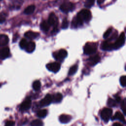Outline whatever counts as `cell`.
Returning <instances> with one entry per match:
<instances>
[{
  "mask_svg": "<svg viewBox=\"0 0 126 126\" xmlns=\"http://www.w3.org/2000/svg\"><path fill=\"white\" fill-rule=\"evenodd\" d=\"M112 114V110L111 108H104L101 112V117L105 122H107L110 119Z\"/></svg>",
  "mask_w": 126,
  "mask_h": 126,
  "instance_id": "cell-4",
  "label": "cell"
},
{
  "mask_svg": "<svg viewBox=\"0 0 126 126\" xmlns=\"http://www.w3.org/2000/svg\"><path fill=\"white\" fill-rule=\"evenodd\" d=\"M10 51L8 47H3L0 49V60H4L9 57Z\"/></svg>",
  "mask_w": 126,
  "mask_h": 126,
  "instance_id": "cell-11",
  "label": "cell"
},
{
  "mask_svg": "<svg viewBox=\"0 0 126 126\" xmlns=\"http://www.w3.org/2000/svg\"><path fill=\"white\" fill-rule=\"evenodd\" d=\"M47 68L54 73L57 72L61 68V65L59 63L57 62L51 63L46 64Z\"/></svg>",
  "mask_w": 126,
  "mask_h": 126,
  "instance_id": "cell-8",
  "label": "cell"
},
{
  "mask_svg": "<svg viewBox=\"0 0 126 126\" xmlns=\"http://www.w3.org/2000/svg\"><path fill=\"white\" fill-rule=\"evenodd\" d=\"M35 43L32 41H30L27 43L25 48V49L27 52L32 53L35 49Z\"/></svg>",
  "mask_w": 126,
  "mask_h": 126,
  "instance_id": "cell-13",
  "label": "cell"
},
{
  "mask_svg": "<svg viewBox=\"0 0 126 126\" xmlns=\"http://www.w3.org/2000/svg\"><path fill=\"white\" fill-rule=\"evenodd\" d=\"M52 101V96L49 94H47L46 95L44 98H43L40 100L39 104H40V105L42 107L46 106L49 105Z\"/></svg>",
  "mask_w": 126,
  "mask_h": 126,
  "instance_id": "cell-10",
  "label": "cell"
},
{
  "mask_svg": "<svg viewBox=\"0 0 126 126\" xmlns=\"http://www.w3.org/2000/svg\"><path fill=\"white\" fill-rule=\"evenodd\" d=\"M25 36L29 39H32L36 38L39 36V33L32 31H28L25 33Z\"/></svg>",
  "mask_w": 126,
  "mask_h": 126,
  "instance_id": "cell-17",
  "label": "cell"
},
{
  "mask_svg": "<svg viewBox=\"0 0 126 126\" xmlns=\"http://www.w3.org/2000/svg\"><path fill=\"white\" fill-rule=\"evenodd\" d=\"M125 32H123L121 33L120 35L118 37V38L116 40V41L113 43V49H117L122 46L125 43Z\"/></svg>",
  "mask_w": 126,
  "mask_h": 126,
  "instance_id": "cell-3",
  "label": "cell"
},
{
  "mask_svg": "<svg viewBox=\"0 0 126 126\" xmlns=\"http://www.w3.org/2000/svg\"><path fill=\"white\" fill-rule=\"evenodd\" d=\"M28 42L26 40V39H22L20 42V43H19V45H20V47H21V48L22 49H25L27 44Z\"/></svg>",
  "mask_w": 126,
  "mask_h": 126,
  "instance_id": "cell-31",
  "label": "cell"
},
{
  "mask_svg": "<svg viewBox=\"0 0 126 126\" xmlns=\"http://www.w3.org/2000/svg\"><path fill=\"white\" fill-rule=\"evenodd\" d=\"M6 20V15L4 13H0V23L2 24L5 22Z\"/></svg>",
  "mask_w": 126,
  "mask_h": 126,
  "instance_id": "cell-33",
  "label": "cell"
},
{
  "mask_svg": "<svg viewBox=\"0 0 126 126\" xmlns=\"http://www.w3.org/2000/svg\"><path fill=\"white\" fill-rule=\"evenodd\" d=\"M63 98V95L61 94L58 93L55 94H54L52 96V101H54V102L58 103L60 102Z\"/></svg>",
  "mask_w": 126,
  "mask_h": 126,
  "instance_id": "cell-19",
  "label": "cell"
},
{
  "mask_svg": "<svg viewBox=\"0 0 126 126\" xmlns=\"http://www.w3.org/2000/svg\"><path fill=\"white\" fill-rule=\"evenodd\" d=\"M41 87V83L39 80L35 81L32 84V87L34 90L38 91L40 89Z\"/></svg>",
  "mask_w": 126,
  "mask_h": 126,
  "instance_id": "cell-24",
  "label": "cell"
},
{
  "mask_svg": "<svg viewBox=\"0 0 126 126\" xmlns=\"http://www.w3.org/2000/svg\"><path fill=\"white\" fill-rule=\"evenodd\" d=\"M102 48L104 50L110 51L113 49V43H111L110 41H105L103 43Z\"/></svg>",
  "mask_w": 126,
  "mask_h": 126,
  "instance_id": "cell-15",
  "label": "cell"
},
{
  "mask_svg": "<svg viewBox=\"0 0 126 126\" xmlns=\"http://www.w3.org/2000/svg\"><path fill=\"white\" fill-rule=\"evenodd\" d=\"M8 41L9 38L7 35L5 34H0V46H3L7 45Z\"/></svg>",
  "mask_w": 126,
  "mask_h": 126,
  "instance_id": "cell-18",
  "label": "cell"
},
{
  "mask_svg": "<svg viewBox=\"0 0 126 126\" xmlns=\"http://www.w3.org/2000/svg\"><path fill=\"white\" fill-rule=\"evenodd\" d=\"M22 0H12V4L11 7L14 9H19L22 4Z\"/></svg>",
  "mask_w": 126,
  "mask_h": 126,
  "instance_id": "cell-20",
  "label": "cell"
},
{
  "mask_svg": "<svg viewBox=\"0 0 126 126\" xmlns=\"http://www.w3.org/2000/svg\"><path fill=\"white\" fill-rule=\"evenodd\" d=\"M121 109L125 115L126 114V99L125 98L121 103Z\"/></svg>",
  "mask_w": 126,
  "mask_h": 126,
  "instance_id": "cell-28",
  "label": "cell"
},
{
  "mask_svg": "<svg viewBox=\"0 0 126 126\" xmlns=\"http://www.w3.org/2000/svg\"></svg>",
  "mask_w": 126,
  "mask_h": 126,
  "instance_id": "cell-40",
  "label": "cell"
},
{
  "mask_svg": "<svg viewBox=\"0 0 126 126\" xmlns=\"http://www.w3.org/2000/svg\"><path fill=\"white\" fill-rule=\"evenodd\" d=\"M97 49L96 45L94 43H87L84 47V53L86 55L94 53Z\"/></svg>",
  "mask_w": 126,
  "mask_h": 126,
  "instance_id": "cell-2",
  "label": "cell"
},
{
  "mask_svg": "<svg viewBox=\"0 0 126 126\" xmlns=\"http://www.w3.org/2000/svg\"><path fill=\"white\" fill-rule=\"evenodd\" d=\"M35 8V7L34 5H29L25 8V9L24 11V12L25 14L27 15L31 14L34 12Z\"/></svg>",
  "mask_w": 126,
  "mask_h": 126,
  "instance_id": "cell-21",
  "label": "cell"
},
{
  "mask_svg": "<svg viewBox=\"0 0 126 126\" xmlns=\"http://www.w3.org/2000/svg\"><path fill=\"white\" fill-rule=\"evenodd\" d=\"M112 28H109V29L105 32V33H104V34H103V37H104V38H106L107 37H108L109 36V35H110V34L111 33V32H112Z\"/></svg>",
  "mask_w": 126,
  "mask_h": 126,
  "instance_id": "cell-34",
  "label": "cell"
},
{
  "mask_svg": "<svg viewBox=\"0 0 126 126\" xmlns=\"http://www.w3.org/2000/svg\"><path fill=\"white\" fill-rule=\"evenodd\" d=\"M68 21H67V20L66 19V18H65L63 20V22H62V28H63V29H66V28H68Z\"/></svg>",
  "mask_w": 126,
  "mask_h": 126,
  "instance_id": "cell-32",
  "label": "cell"
},
{
  "mask_svg": "<svg viewBox=\"0 0 126 126\" xmlns=\"http://www.w3.org/2000/svg\"><path fill=\"white\" fill-rule=\"evenodd\" d=\"M60 9L64 13H67L72 11L74 8V4L70 2H66L63 3L60 6Z\"/></svg>",
  "mask_w": 126,
  "mask_h": 126,
  "instance_id": "cell-6",
  "label": "cell"
},
{
  "mask_svg": "<svg viewBox=\"0 0 126 126\" xmlns=\"http://www.w3.org/2000/svg\"><path fill=\"white\" fill-rule=\"evenodd\" d=\"M71 117L70 115L66 114H62L59 117L60 121L63 124H66L70 121L71 120Z\"/></svg>",
  "mask_w": 126,
  "mask_h": 126,
  "instance_id": "cell-14",
  "label": "cell"
},
{
  "mask_svg": "<svg viewBox=\"0 0 126 126\" xmlns=\"http://www.w3.org/2000/svg\"><path fill=\"white\" fill-rule=\"evenodd\" d=\"M48 22L50 26H52L54 27V30L56 31L58 25V19L56 15L54 13H51L48 18Z\"/></svg>",
  "mask_w": 126,
  "mask_h": 126,
  "instance_id": "cell-7",
  "label": "cell"
},
{
  "mask_svg": "<svg viewBox=\"0 0 126 126\" xmlns=\"http://www.w3.org/2000/svg\"><path fill=\"white\" fill-rule=\"evenodd\" d=\"M120 82L122 86L125 87L126 85V77L125 75L122 76L120 79Z\"/></svg>",
  "mask_w": 126,
  "mask_h": 126,
  "instance_id": "cell-30",
  "label": "cell"
},
{
  "mask_svg": "<svg viewBox=\"0 0 126 126\" xmlns=\"http://www.w3.org/2000/svg\"><path fill=\"white\" fill-rule=\"evenodd\" d=\"M116 103H117V102L116 101V100L111 98H109L108 100V101H107L108 105L110 107L115 106L116 105Z\"/></svg>",
  "mask_w": 126,
  "mask_h": 126,
  "instance_id": "cell-27",
  "label": "cell"
},
{
  "mask_svg": "<svg viewBox=\"0 0 126 126\" xmlns=\"http://www.w3.org/2000/svg\"><path fill=\"white\" fill-rule=\"evenodd\" d=\"M31 126H43V123L39 119L34 120L31 122Z\"/></svg>",
  "mask_w": 126,
  "mask_h": 126,
  "instance_id": "cell-23",
  "label": "cell"
},
{
  "mask_svg": "<svg viewBox=\"0 0 126 126\" xmlns=\"http://www.w3.org/2000/svg\"><path fill=\"white\" fill-rule=\"evenodd\" d=\"M67 55L66 51L64 49H61L53 53V57L57 61H63Z\"/></svg>",
  "mask_w": 126,
  "mask_h": 126,
  "instance_id": "cell-5",
  "label": "cell"
},
{
  "mask_svg": "<svg viewBox=\"0 0 126 126\" xmlns=\"http://www.w3.org/2000/svg\"><path fill=\"white\" fill-rule=\"evenodd\" d=\"M100 60V58L98 55H95L92 57H91L89 60V63L91 65H94L99 62Z\"/></svg>",
  "mask_w": 126,
  "mask_h": 126,
  "instance_id": "cell-12",
  "label": "cell"
},
{
  "mask_svg": "<svg viewBox=\"0 0 126 126\" xmlns=\"http://www.w3.org/2000/svg\"><path fill=\"white\" fill-rule=\"evenodd\" d=\"M1 86V84H0V87Z\"/></svg>",
  "mask_w": 126,
  "mask_h": 126,
  "instance_id": "cell-39",
  "label": "cell"
},
{
  "mask_svg": "<svg viewBox=\"0 0 126 126\" xmlns=\"http://www.w3.org/2000/svg\"><path fill=\"white\" fill-rule=\"evenodd\" d=\"M112 119L113 120H119L120 121L124 123V124L126 123V121H125V117H124V115L120 111L116 112V113L115 114L114 116L112 118Z\"/></svg>",
  "mask_w": 126,
  "mask_h": 126,
  "instance_id": "cell-16",
  "label": "cell"
},
{
  "mask_svg": "<svg viewBox=\"0 0 126 126\" xmlns=\"http://www.w3.org/2000/svg\"><path fill=\"white\" fill-rule=\"evenodd\" d=\"M91 13L88 9L81 10L72 21V25L74 28L82 26L84 22H89L91 19Z\"/></svg>",
  "mask_w": 126,
  "mask_h": 126,
  "instance_id": "cell-1",
  "label": "cell"
},
{
  "mask_svg": "<svg viewBox=\"0 0 126 126\" xmlns=\"http://www.w3.org/2000/svg\"><path fill=\"white\" fill-rule=\"evenodd\" d=\"M77 68H78V66L77 65H74L73 66H72L68 71V74L69 75H73L74 74H75L76 73V72L77 70Z\"/></svg>",
  "mask_w": 126,
  "mask_h": 126,
  "instance_id": "cell-26",
  "label": "cell"
},
{
  "mask_svg": "<svg viewBox=\"0 0 126 126\" xmlns=\"http://www.w3.org/2000/svg\"><path fill=\"white\" fill-rule=\"evenodd\" d=\"M47 112L46 109H42L39 110L37 113V115L40 118H44L47 115Z\"/></svg>",
  "mask_w": 126,
  "mask_h": 126,
  "instance_id": "cell-25",
  "label": "cell"
},
{
  "mask_svg": "<svg viewBox=\"0 0 126 126\" xmlns=\"http://www.w3.org/2000/svg\"><path fill=\"white\" fill-rule=\"evenodd\" d=\"M50 26L48 23V21H43L40 24L41 29L44 32H47L50 28Z\"/></svg>",
  "mask_w": 126,
  "mask_h": 126,
  "instance_id": "cell-22",
  "label": "cell"
},
{
  "mask_svg": "<svg viewBox=\"0 0 126 126\" xmlns=\"http://www.w3.org/2000/svg\"><path fill=\"white\" fill-rule=\"evenodd\" d=\"M94 0H86L85 3V6L88 8L92 7L94 2Z\"/></svg>",
  "mask_w": 126,
  "mask_h": 126,
  "instance_id": "cell-29",
  "label": "cell"
},
{
  "mask_svg": "<svg viewBox=\"0 0 126 126\" xmlns=\"http://www.w3.org/2000/svg\"><path fill=\"white\" fill-rule=\"evenodd\" d=\"M32 101L30 97H27L21 104L20 109L21 111H26L30 109L31 106Z\"/></svg>",
  "mask_w": 126,
  "mask_h": 126,
  "instance_id": "cell-9",
  "label": "cell"
},
{
  "mask_svg": "<svg viewBox=\"0 0 126 126\" xmlns=\"http://www.w3.org/2000/svg\"><path fill=\"white\" fill-rule=\"evenodd\" d=\"M14 124H15L14 122L12 121H9L5 123V126H14Z\"/></svg>",
  "mask_w": 126,
  "mask_h": 126,
  "instance_id": "cell-35",
  "label": "cell"
},
{
  "mask_svg": "<svg viewBox=\"0 0 126 126\" xmlns=\"http://www.w3.org/2000/svg\"><path fill=\"white\" fill-rule=\"evenodd\" d=\"M112 126H123V125L119 123H115L113 124Z\"/></svg>",
  "mask_w": 126,
  "mask_h": 126,
  "instance_id": "cell-36",
  "label": "cell"
},
{
  "mask_svg": "<svg viewBox=\"0 0 126 126\" xmlns=\"http://www.w3.org/2000/svg\"><path fill=\"white\" fill-rule=\"evenodd\" d=\"M115 100H116V101L117 102H119L120 101V100H121V98H120V96H116V99H115Z\"/></svg>",
  "mask_w": 126,
  "mask_h": 126,
  "instance_id": "cell-37",
  "label": "cell"
},
{
  "mask_svg": "<svg viewBox=\"0 0 126 126\" xmlns=\"http://www.w3.org/2000/svg\"><path fill=\"white\" fill-rule=\"evenodd\" d=\"M105 0H97V2L98 4H100L104 2Z\"/></svg>",
  "mask_w": 126,
  "mask_h": 126,
  "instance_id": "cell-38",
  "label": "cell"
}]
</instances>
